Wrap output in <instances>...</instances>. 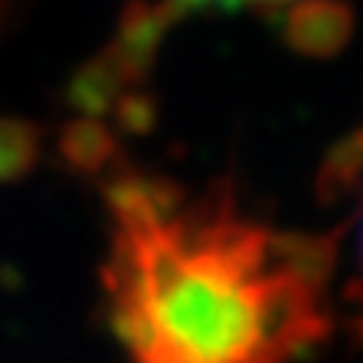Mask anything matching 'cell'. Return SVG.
Wrapping results in <instances>:
<instances>
[{
    "mask_svg": "<svg viewBox=\"0 0 363 363\" xmlns=\"http://www.w3.org/2000/svg\"><path fill=\"white\" fill-rule=\"evenodd\" d=\"M43 133L21 118H0V182L28 176L40 161Z\"/></svg>",
    "mask_w": 363,
    "mask_h": 363,
    "instance_id": "cell-9",
    "label": "cell"
},
{
    "mask_svg": "<svg viewBox=\"0 0 363 363\" xmlns=\"http://www.w3.org/2000/svg\"><path fill=\"white\" fill-rule=\"evenodd\" d=\"M116 118V128L128 136H145L157 128V118H161V104H157V94L149 91L145 85H130L124 94L118 97V104L109 112Z\"/></svg>",
    "mask_w": 363,
    "mask_h": 363,
    "instance_id": "cell-10",
    "label": "cell"
},
{
    "mask_svg": "<svg viewBox=\"0 0 363 363\" xmlns=\"http://www.w3.org/2000/svg\"><path fill=\"white\" fill-rule=\"evenodd\" d=\"M357 215H348L342 224H336L333 230L327 233H279L272 230V257L281 269H288L291 276H297L300 281H306L309 288L321 291L327 288V281L333 276L336 257H339V242L348 233V227L354 224Z\"/></svg>",
    "mask_w": 363,
    "mask_h": 363,
    "instance_id": "cell-5",
    "label": "cell"
},
{
    "mask_svg": "<svg viewBox=\"0 0 363 363\" xmlns=\"http://www.w3.org/2000/svg\"><path fill=\"white\" fill-rule=\"evenodd\" d=\"M130 88V79L116 64V58L106 52V45L94 58L79 64L70 82H67V104L79 109L82 116H109L112 106L118 104V97Z\"/></svg>",
    "mask_w": 363,
    "mask_h": 363,
    "instance_id": "cell-8",
    "label": "cell"
},
{
    "mask_svg": "<svg viewBox=\"0 0 363 363\" xmlns=\"http://www.w3.org/2000/svg\"><path fill=\"white\" fill-rule=\"evenodd\" d=\"M0 13H4V0H0Z\"/></svg>",
    "mask_w": 363,
    "mask_h": 363,
    "instance_id": "cell-13",
    "label": "cell"
},
{
    "mask_svg": "<svg viewBox=\"0 0 363 363\" xmlns=\"http://www.w3.org/2000/svg\"><path fill=\"white\" fill-rule=\"evenodd\" d=\"M227 182L173 221L116 227L104 288L133 363H294L333 333L324 294L272 257Z\"/></svg>",
    "mask_w": 363,
    "mask_h": 363,
    "instance_id": "cell-1",
    "label": "cell"
},
{
    "mask_svg": "<svg viewBox=\"0 0 363 363\" xmlns=\"http://www.w3.org/2000/svg\"><path fill=\"white\" fill-rule=\"evenodd\" d=\"M363 188V121L345 130L324 152L315 173V200L324 209L339 206Z\"/></svg>",
    "mask_w": 363,
    "mask_h": 363,
    "instance_id": "cell-7",
    "label": "cell"
},
{
    "mask_svg": "<svg viewBox=\"0 0 363 363\" xmlns=\"http://www.w3.org/2000/svg\"><path fill=\"white\" fill-rule=\"evenodd\" d=\"M104 203L116 227H155L173 221L185 209L188 197L176 179L121 164L106 179Z\"/></svg>",
    "mask_w": 363,
    "mask_h": 363,
    "instance_id": "cell-3",
    "label": "cell"
},
{
    "mask_svg": "<svg viewBox=\"0 0 363 363\" xmlns=\"http://www.w3.org/2000/svg\"><path fill=\"white\" fill-rule=\"evenodd\" d=\"M360 264H363V233H360ZM345 300H354V303H363V279H354L345 291Z\"/></svg>",
    "mask_w": 363,
    "mask_h": 363,
    "instance_id": "cell-11",
    "label": "cell"
},
{
    "mask_svg": "<svg viewBox=\"0 0 363 363\" xmlns=\"http://www.w3.org/2000/svg\"><path fill=\"white\" fill-rule=\"evenodd\" d=\"M58 155L67 169L85 179H100L121 167V143L116 130L94 116L70 118L58 133Z\"/></svg>",
    "mask_w": 363,
    "mask_h": 363,
    "instance_id": "cell-6",
    "label": "cell"
},
{
    "mask_svg": "<svg viewBox=\"0 0 363 363\" xmlns=\"http://www.w3.org/2000/svg\"><path fill=\"white\" fill-rule=\"evenodd\" d=\"M351 333H354V336L360 339V342H363V312L354 318V321H351Z\"/></svg>",
    "mask_w": 363,
    "mask_h": 363,
    "instance_id": "cell-12",
    "label": "cell"
},
{
    "mask_svg": "<svg viewBox=\"0 0 363 363\" xmlns=\"http://www.w3.org/2000/svg\"><path fill=\"white\" fill-rule=\"evenodd\" d=\"M182 16L185 13L173 0H128L124 4L106 52L130 79V85H145L169 28Z\"/></svg>",
    "mask_w": 363,
    "mask_h": 363,
    "instance_id": "cell-2",
    "label": "cell"
},
{
    "mask_svg": "<svg viewBox=\"0 0 363 363\" xmlns=\"http://www.w3.org/2000/svg\"><path fill=\"white\" fill-rule=\"evenodd\" d=\"M357 13L348 0H294L281 18V40L303 58H336L354 37Z\"/></svg>",
    "mask_w": 363,
    "mask_h": 363,
    "instance_id": "cell-4",
    "label": "cell"
}]
</instances>
